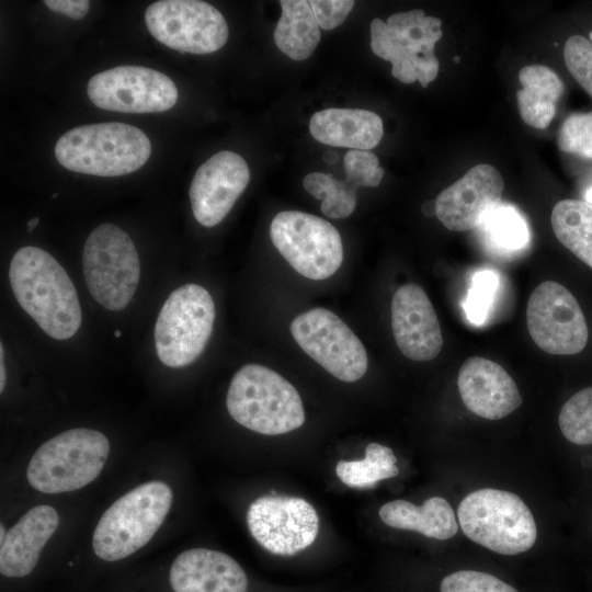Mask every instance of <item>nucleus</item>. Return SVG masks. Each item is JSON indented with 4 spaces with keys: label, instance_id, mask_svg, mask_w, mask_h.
Here are the masks:
<instances>
[{
    "label": "nucleus",
    "instance_id": "nucleus-27",
    "mask_svg": "<svg viewBox=\"0 0 592 592\" xmlns=\"http://www.w3.org/2000/svg\"><path fill=\"white\" fill-rule=\"evenodd\" d=\"M397 458L391 448L378 443H369L365 458L360 460H340L335 466L339 479L351 488L367 489L378 481L399 474Z\"/></svg>",
    "mask_w": 592,
    "mask_h": 592
},
{
    "label": "nucleus",
    "instance_id": "nucleus-33",
    "mask_svg": "<svg viewBox=\"0 0 592 592\" xmlns=\"http://www.w3.org/2000/svg\"><path fill=\"white\" fill-rule=\"evenodd\" d=\"M567 69L592 96V42L582 35L570 36L563 47Z\"/></svg>",
    "mask_w": 592,
    "mask_h": 592
},
{
    "label": "nucleus",
    "instance_id": "nucleus-12",
    "mask_svg": "<svg viewBox=\"0 0 592 592\" xmlns=\"http://www.w3.org/2000/svg\"><path fill=\"white\" fill-rule=\"evenodd\" d=\"M289 330L301 350L335 378L353 383L365 375V348L334 312L310 309L298 315Z\"/></svg>",
    "mask_w": 592,
    "mask_h": 592
},
{
    "label": "nucleus",
    "instance_id": "nucleus-28",
    "mask_svg": "<svg viewBox=\"0 0 592 592\" xmlns=\"http://www.w3.org/2000/svg\"><path fill=\"white\" fill-rule=\"evenodd\" d=\"M482 225H485L488 239L498 249L516 251L528 242L526 221L511 205L499 204Z\"/></svg>",
    "mask_w": 592,
    "mask_h": 592
},
{
    "label": "nucleus",
    "instance_id": "nucleus-17",
    "mask_svg": "<svg viewBox=\"0 0 592 592\" xmlns=\"http://www.w3.org/2000/svg\"><path fill=\"white\" fill-rule=\"evenodd\" d=\"M503 190L498 169L477 164L437 195L435 216L452 231L471 230L482 225L500 204Z\"/></svg>",
    "mask_w": 592,
    "mask_h": 592
},
{
    "label": "nucleus",
    "instance_id": "nucleus-37",
    "mask_svg": "<svg viewBox=\"0 0 592 592\" xmlns=\"http://www.w3.org/2000/svg\"><path fill=\"white\" fill-rule=\"evenodd\" d=\"M338 180L321 172L308 173L304 180V189L317 200H325L333 194Z\"/></svg>",
    "mask_w": 592,
    "mask_h": 592
},
{
    "label": "nucleus",
    "instance_id": "nucleus-38",
    "mask_svg": "<svg viewBox=\"0 0 592 592\" xmlns=\"http://www.w3.org/2000/svg\"><path fill=\"white\" fill-rule=\"evenodd\" d=\"M44 3L50 10L73 20L83 19L90 9V1L88 0H45Z\"/></svg>",
    "mask_w": 592,
    "mask_h": 592
},
{
    "label": "nucleus",
    "instance_id": "nucleus-29",
    "mask_svg": "<svg viewBox=\"0 0 592 592\" xmlns=\"http://www.w3.org/2000/svg\"><path fill=\"white\" fill-rule=\"evenodd\" d=\"M558 422L569 442L577 445L592 444V387L581 389L567 400Z\"/></svg>",
    "mask_w": 592,
    "mask_h": 592
},
{
    "label": "nucleus",
    "instance_id": "nucleus-43",
    "mask_svg": "<svg viewBox=\"0 0 592 592\" xmlns=\"http://www.w3.org/2000/svg\"><path fill=\"white\" fill-rule=\"evenodd\" d=\"M585 202L592 205V186L584 194Z\"/></svg>",
    "mask_w": 592,
    "mask_h": 592
},
{
    "label": "nucleus",
    "instance_id": "nucleus-46",
    "mask_svg": "<svg viewBox=\"0 0 592 592\" xmlns=\"http://www.w3.org/2000/svg\"><path fill=\"white\" fill-rule=\"evenodd\" d=\"M121 331H115V337H121Z\"/></svg>",
    "mask_w": 592,
    "mask_h": 592
},
{
    "label": "nucleus",
    "instance_id": "nucleus-35",
    "mask_svg": "<svg viewBox=\"0 0 592 592\" xmlns=\"http://www.w3.org/2000/svg\"><path fill=\"white\" fill-rule=\"evenodd\" d=\"M308 2L322 30H333L342 24L355 3L352 0H311Z\"/></svg>",
    "mask_w": 592,
    "mask_h": 592
},
{
    "label": "nucleus",
    "instance_id": "nucleus-20",
    "mask_svg": "<svg viewBox=\"0 0 592 592\" xmlns=\"http://www.w3.org/2000/svg\"><path fill=\"white\" fill-rule=\"evenodd\" d=\"M174 592H246L248 579L227 554L207 548L181 553L169 573Z\"/></svg>",
    "mask_w": 592,
    "mask_h": 592
},
{
    "label": "nucleus",
    "instance_id": "nucleus-4",
    "mask_svg": "<svg viewBox=\"0 0 592 592\" xmlns=\"http://www.w3.org/2000/svg\"><path fill=\"white\" fill-rule=\"evenodd\" d=\"M172 491L162 481L141 483L118 498L99 520L92 537L95 555L124 559L144 547L164 521Z\"/></svg>",
    "mask_w": 592,
    "mask_h": 592
},
{
    "label": "nucleus",
    "instance_id": "nucleus-41",
    "mask_svg": "<svg viewBox=\"0 0 592 592\" xmlns=\"http://www.w3.org/2000/svg\"><path fill=\"white\" fill-rule=\"evenodd\" d=\"M322 159L325 162H327L328 164H333L337 162L338 160V155L333 151H326L322 156Z\"/></svg>",
    "mask_w": 592,
    "mask_h": 592
},
{
    "label": "nucleus",
    "instance_id": "nucleus-23",
    "mask_svg": "<svg viewBox=\"0 0 592 592\" xmlns=\"http://www.w3.org/2000/svg\"><path fill=\"white\" fill-rule=\"evenodd\" d=\"M380 520L388 526L418 532L426 537L445 540L457 531L455 513L443 498L432 497L422 505L406 500H395L379 509Z\"/></svg>",
    "mask_w": 592,
    "mask_h": 592
},
{
    "label": "nucleus",
    "instance_id": "nucleus-39",
    "mask_svg": "<svg viewBox=\"0 0 592 592\" xmlns=\"http://www.w3.org/2000/svg\"><path fill=\"white\" fill-rule=\"evenodd\" d=\"M422 213L428 217L436 215L435 200L424 201L422 204Z\"/></svg>",
    "mask_w": 592,
    "mask_h": 592
},
{
    "label": "nucleus",
    "instance_id": "nucleus-3",
    "mask_svg": "<svg viewBox=\"0 0 592 592\" xmlns=\"http://www.w3.org/2000/svg\"><path fill=\"white\" fill-rule=\"evenodd\" d=\"M226 407L236 422L264 435L284 434L305 422L297 389L278 373L259 364H247L234 375Z\"/></svg>",
    "mask_w": 592,
    "mask_h": 592
},
{
    "label": "nucleus",
    "instance_id": "nucleus-22",
    "mask_svg": "<svg viewBox=\"0 0 592 592\" xmlns=\"http://www.w3.org/2000/svg\"><path fill=\"white\" fill-rule=\"evenodd\" d=\"M311 136L326 145L355 150L375 148L384 134L383 121L374 112L361 109H326L312 115Z\"/></svg>",
    "mask_w": 592,
    "mask_h": 592
},
{
    "label": "nucleus",
    "instance_id": "nucleus-1",
    "mask_svg": "<svg viewBox=\"0 0 592 592\" xmlns=\"http://www.w3.org/2000/svg\"><path fill=\"white\" fill-rule=\"evenodd\" d=\"M9 281L20 306L53 339L73 337L82 321L75 285L47 251L27 246L10 262Z\"/></svg>",
    "mask_w": 592,
    "mask_h": 592
},
{
    "label": "nucleus",
    "instance_id": "nucleus-8",
    "mask_svg": "<svg viewBox=\"0 0 592 592\" xmlns=\"http://www.w3.org/2000/svg\"><path fill=\"white\" fill-rule=\"evenodd\" d=\"M83 276L94 300L111 311L123 310L140 278V262L129 235L104 223L88 236L82 251Z\"/></svg>",
    "mask_w": 592,
    "mask_h": 592
},
{
    "label": "nucleus",
    "instance_id": "nucleus-34",
    "mask_svg": "<svg viewBox=\"0 0 592 592\" xmlns=\"http://www.w3.org/2000/svg\"><path fill=\"white\" fill-rule=\"evenodd\" d=\"M345 180L355 187L377 186L383 177L384 169L379 167L376 155L367 150L351 149L344 156Z\"/></svg>",
    "mask_w": 592,
    "mask_h": 592
},
{
    "label": "nucleus",
    "instance_id": "nucleus-2",
    "mask_svg": "<svg viewBox=\"0 0 592 592\" xmlns=\"http://www.w3.org/2000/svg\"><path fill=\"white\" fill-rule=\"evenodd\" d=\"M151 143L136 126L106 122L73 127L55 145L57 161L70 171L96 177H121L140 169Z\"/></svg>",
    "mask_w": 592,
    "mask_h": 592
},
{
    "label": "nucleus",
    "instance_id": "nucleus-15",
    "mask_svg": "<svg viewBox=\"0 0 592 592\" xmlns=\"http://www.w3.org/2000/svg\"><path fill=\"white\" fill-rule=\"evenodd\" d=\"M247 525L264 549L280 556H293L315 542L319 516L305 499L272 492L249 505Z\"/></svg>",
    "mask_w": 592,
    "mask_h": 592
},
{
    "label": "nucleus",
    "instance_id": "nucleus-48",
    "mask_svg": "<svg viewBox=\"0 0 592 592\" xmlns=\"http://www.w3.org/2000/svg\"><path fill=\"white\" fill-rule=\"evenodd\" d=\"M57 195H58V193H54V194H53V197H56Z\"/></svg>",
    "mask_w": 592,
    "mask_h": 592
},
{
    "label": "nucleus",
    "instance_id": "nucleus-14",
    "mask_svg": "<svg viewBox=\"0 0 592 592\" xmlns=\"http://www.w3.org/2000/svg\"><path fill=\"white\" fill-rule=\"evenodd\" d=\"M90 101L102 110L157 113L178 101V89L164 73L143 66H117L94 75L88 82Z\"/></svg>",
    "mask_w": 592,
    "mask_h": 592
},
{
    "label": "nucleus",
    "instance_id": "nucleus-42",
    "mask_svg": "<svg viewBox=\"0 0 592 592\" xmlns=\"http://www.w3.org/2000/svg\"><path fill=\"white\" fill-rule=\"evenodd\" d=\"M38 221H39L38 217H34L33 219L29 220L27 230L32 231L37 226Z\"/></svg>",
    "mask_w": 592,
    "mask_h": 592
},
{
    "label": "nucleus",
    "instance_id": "nucleus-31",
    "mask_svg": "<svg viewBox=\"0 0 592 592\" xmlns=\"http://www.w3.org/2000/svg\"><path fill=\"white\" fill-rule=\"evenodd\" d=\"M557 144L565 152L592 159V112L570 114L560 126Z\"/></svg>",
    "mask_w": 592,
    "mask_h": 592
},
{
    "label": "nucleus",
    "instance_id": "nucleus-40",
    "mask_svg": "<svg viewBox=\"0 0 592 592\" xmlns=\"http://www.w3.org/2000/svg\"><path fill=\"white\" fill-rule=\"evenodd\" d=\"M3 345L1 343L0 345V391H3L4 384H5V369L3 364Z\"/></svg>",
    "mask_w": 592,
    "mask_h": 592
},
{
    "label": "nucleus",
    "instance_id": "nucleus-44",
    "mask_svg": "<svg viewBox=\"0 0 592 592\" xmlns=\"http://www.w3.org/2000/svg\"><path fill=\"white\" fill-rule=\"evenodd\" d=\"M5 534H7V531L4 530L3 524H1V526H0V542L3 540V538L5 537Z\"/></svg>",
    "mask_w": 592,
    "mask_h": 592
},
{
    "label": "nucleus",
    "instance_id": "nucleus-32",
    "mask_svg": "<svg viewBox=\"0 0 592 592\" xmlns=\"http://www.w3.org/2000/svg\"><path fill=\"white\" fill-rule=\"evenodd\" d=\"M441 592H519L499 578L476 570H459L446 576Z\"/></svg>",
    "mask_w": 592,
    "mask_h": 592
},
{
    "label": "nucleus",
    "instance_id": "nucleus-18",
    "mask_svg": "<svg viewBox=\"0 0 592 592\" xmlns=\"http://www.w3.org/2000/svg\"><path fill=\"white\" fill-rule=\"evenodd\" d=\"M391 328L397 346L410 360L431 361L441 352L443 337L436 312L418 284H405L394 294Z\"/></svg>",
    "mask_w": 592,
    "mask_h": 592
},
{
    "label": "nucleus",
    "instance_id": "nucleus-19",
    "mask_svg": "<svg viewBox=\"0 0 592 592\" xmlns=\"http://www.w3.org/2000/svg\"><path fill=\"white\" fill-rule=\"evenodd\" d=\"M457 385L467 409L485 419H502L522 405L513 378L501 365L485 357L467 358L459 369Z\"/></svg>",
    "mask_w": 592,
    "mask_h": 592
},
{
    "label": "nucleus",
    "instance_id": "nucleus-47",
    "mask_svg": "<svg viewBox=\"0 0 592 592\" xmlns=\"http://www.w3.org/2000/svg\"><path fill=\"white\" fill-rule=\"evenodd\" d=\"M589 39L592 42V31L589 34Z\"/></svg>",
    "mask_w": 592,
    "mask_h": 592
},
{
    "label": "nucleus",
    "instance_id": "nucleus-10",
    "mask_svg": "<svg viewBox=\"0 0 592 592\" xmlns=\"http://www.w3.org/2000/svg\"><path fill=\"white\" fill-rule=\"evenodd\" d=\"M270 237L289 265L307 278H328L342 264L340 234L318 216L298 210L281 212L271 223Z\"/></svg>",
    "mask_w": 592,
    "mask_h": 592
},
{
    "label": "nucleus",
    "instance_id": "nucleus-30",
    "mask_svg": "<svg viewBox=\"0 0 592 592\" xmlns=\"http://www.w3.org/2000/svg\"><path fill=\"white\" fill-rule=\"evenodd\" d=\"M499 286L498 274L492 270L475 273L471 285L464 301V310L468 320L481 325L488 317Z\"/></svg>",
    "mask_w": 592,
    "mask_h": 592
},
{
    "label": "nucleus",
    "instance_id": "nucleus-13",
    "mask_svg": "<svg viewBox=\"0 0 592 592\" xmlns=\"http://www.w3.org/2000/svg\"><path fill=\"white\" fill-rule=\"evenodd\" d=\"M526 323L535 344L549 354H578L587 345L588 326L579 303L555 281L534 288L527 301Z\"/></svg>",
    "mask_w": 592,
    "mask_h": 592
},
{
    "label": "nucleus",
    "instance_id": "nucleus-21",
    "mask_svg": "<svg viewBox=\"0 0 592 592\" xmlns=\"http://www.w3.org/2000/svg\"><path fill=\"white\" fill-rule=\"evenodd\" d=\"M58 523L59 516L53 506L43 504L30 509L0 542L1 574L22 578L31 573Z\"/></svg>",
    "mask_w": 592,
    "mask_h": 592
},
{
    "label": "nucleus",
    "instance_id": "nucleus-6",
    "mask_svg": "<svg viewBox=\"0 0 592 592\" xmlns=\"http://www.w3.org/2000/svg\"><path fill=\"white\" fill-rule=\"evenodd\" d=\"M442 21L422 10L391 14L386 22L371 23V47L391 62V75L403 83L419 81L425 88L439 73L435 44L441 39Z\"/></svg>",
    "mask_w": 592,
    "mask_h": 592
},
{
    "label": "nucleus",
    "instance_id": "nucleus-5",
    "mask_svg": "<svg viewBox=\"0 0 592 592\" xmlns=\"http://www.w3.org/2000/svg\"><path fill=\"white\" fill-rule=\"evenodd\" d=\"M109 453L103 433L86 428L67 430L36 449L27 466V480L44 493L80 489L99 476Z\"/></svg>",
    "mask_w": 592,
    "mask_h": 592
},
{
    "label": "nucleus",
    "instance_id": "nucleus-26",
    "mask_svg": "<svg viewBox=\"0 0 592 592\" xmlns=\"http://www.w3.org/2000/svg\"><path fill=\"white\" fill-rule=\"evenodd\" d=\"M550 220L557 239L592 269V205L581 200L559 201Z\"/></svg>",
    "mask_w": 592,
    "mask_h": 592
},
{
    "label": "nucleus",
    "instance_id": "nucleus-36",
    "mask_svg": "<svg viewBox=\"0 0 592 592\" xmlns=\"http://www.w3.org/2000/svg\"><path fill=\"white\" fill-rule=\"evenodd\" d=\"M356 189L346 180H338L333 194L325 198L321 203L323 215L333 219L350 216L356 206Z\"/></svg>",
    "mask_w": 592,
    "mask_h": 592
},
{
    "label": "nucleus",
    "instance_id": "nucleus-25",
    "mask_svg": "<svg viewBox=\"0 0 592 592\" xmlns=\"http://www.w3.org/2000/svg\"><path fill=\"white\" fill-rule=\"evenodd\" d=\"M282 14L274 31L277 48L294 60H305L320 41V27L308 1L282 0Z\"/></svg>",
    "mask_w": 592,
    "mask_h": 592
},
{
    "label": "nucleus",
    "instance_id": "nucleus-9",
    "mask_svg": "<svg viewBox=\"0 0 592 592\" xmlns=\"http://www.w3.org/2000/svg\"><path fill=\"white\" fill-rule=\"evenodd\" d=\"M215 304L197 284L174 289L160 309L155 325L159 360L172 368L184 367L204 351L215 322Z\"/></svg>",
    "mask_w": 592,
    "mask_h": 592
},
{
    "label": "nucleus",
    "instance_id": "nucleus-24",
    "mask_svg": "<svg viewBox=\"0 0 592 592\" xmlns=\"http://www.w3.org/2000/svg\"><path fill=\"white\" fill-rule=\"evenodd\" d=\"M522 89L516 101L522 119L530 126L544 129L553 121L563 83L557 73L543 65H530L519 72Z\"/></svg>",
    "mask_w": 592,
    "mask_h": 592
},
{
    "label": "nucleus",
    "instance_id": "nucleus-11",
    "mask_svg": "<svg viewBox=\"0 0 592 592\" xmlns=\"http://www.w3.org/2000/svg\"><path fill=\"white\" fill-rule=\"evenodd\" d=\"M145 22L158 42L182 53H214L229 34L223 14L200 0L156 1L146 9Z\"/></svg>",
    "mask_w": 592,
    "mask_h": 592
},
{
    "label": "nucleus",
    "instance_id": "nucleus-45",
    "mask_svg": "<svg viewBox=\"0 0 592 592\" xmlns=\"http://www.w3.org/2000/svg\"><path fill=\"white\" fill-rule=\"evenodd\" d=\"M454 61H455V62H459V57H458V56H455V57H454Z\"/></svg>",
    "mask_w": 592,
    "mask_h": 592
},
{
    "label": "nucleus",
    "instance_id": "nucleus-16",
    "mask_svg": "<svg viewBox=\"0 0 592 592\" xmlns=\"http://www.w3.org/2000/svg\"><path fill=\"white\" fill-rule=\"evenodd\" d=\"M249 181L250 170L240 155L228 150L213 155L196 170L190 186L195 219L205 227L219 224Z\"/></svg>",
    "mask_w": 592,
    "mask_h": 592
},
{
    "label": "nucleus",
    "instance_id": "nucleus-7",
    "mask_svg": "<svg viewBox=\"0 0 592 592\" xmlns=\"http://www.w3.org/2000/svg\"><path fill=\"white\" fill-rule=\"evenodd\" d=\"M459 525L473 542L502 555L533 547L537 537L534 516L515 493L492 488L467 494L457 510Z\"/></svg>",
    "mask_w": 592,
    "mask_h": 592
}]
</instances>
